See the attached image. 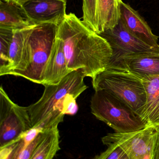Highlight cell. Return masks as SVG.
<instances>
[{
  "label": "cell",
  "mask_w": 159,
  "mask_h": 159,
  "mask_svg": "<svg viewBox=\"0 0 159 159\" xmlns=\"http://www.w3.org/2000/svg\"><path fill=\"white\" fill-rule=\"evenodd\" d=\"M32 128L28 107L15 103L2 85L0 87V148L20 140L21 134Z\"/></svg>",
  "instance_id": "obj_6"
},
{
  "label": "cell",
  "mask_w": 159,
  "mask_h": 159,
  "mask_svg": "<svg viewBox=\"0 0 159 159\" xmlns=\"http://www.w3.org/2000/svg\"><path fill=\"white\" fill-rule=\"evenodd\" d=\"M58 25L45 23L36 25L27 39L29 65L19 77L41 84V78L51 54Z\"/></svg>",
  "instance_id": "obj_5"
},
{
  "label": "cell",
  "mask_w": 159,
  "mask_h": 159,
  "mask_svg": "<svg viewBox=\"0 0 159 159\" xmlns=\"http://www.w3.org/2000/svg\"><path fill=\"white\" fill-rule=\"evenodd\" d=\"M120 20L127 30L137 39L159 51L158 37L142 16L130 6L119 1Z\"/></svg>",
  "instance_id": "obj_11"
},
{
  "label": "cell",
  "mask_w": 159,
  "mask_h": 159,
  "mask_svg": "<svg viewBox=\"0 0 159 159\" xmlns=\"http://www.w3.org/2000/svg\"><path fill=\"white\" fill-rule=\"evenodd\" d=\"M72 71L67 66L62 43L56 37L41 78V84L57 85Z\"/></svg>",
  "instance_id": "obj_13"
},
{
  "label": "cell",
  "mask_w": 159,
  "mask_h": 159,
  "mask_svg": "<svg viewBox=\"0 0 159 159\" xmlns=\"http://www.w3.org/2000/svg\"><path fill=\"white\" fill-rule=\"evenodd\" d=\"M44 129L39 128H32L31 129L23 133L21 135V138L24 142L23 148L27 147L31 143L40 133L43 131Z\"/></svg>",
  "instance_id": "obj_21"
},
{
  "label": "cell",
  "mask_w": 159,
  "mask_h": 159,
  "mask_svg": "<svg viewBox=\"0 0 159 159\" xmlns=\"http://www.w3.org/2000/svg\"><path fill=\"white\" fill-rule=\"evenodd\" d=\"M3 1L6 2H12L21 7L26 2L30 0H3Z\"/></svg>",
  "instance_id": "obj_23"
},
{
  "label": "cell",
  "mask_w": 159,
  "mask_h": 159,
  "mask_svg": "<svg viewBox=\"0 0 159 159\" xmlns=\"http://www.w3.org/2000/svg\"><path fill=\"white\" fill-rule=\"evenodd\" d=\"M109 67L127 70L141 79L159 75V53L148 52L124 57Z\"/></svg>",
  "instance_id": "obj_12"
},
{
  "label": "cell",
  "mask_w": 159,
  "mask_h": 159,
  "mask_svg": "<svg viewBox=\"0 0 159 159\" xmlns=\"http://www.w3.org/2000/svg\"><path fill=\"white\" fill-rule=\"evenodd\" d=\"M99 34L107 41L113 51V55L108 66L124 57L130 55L148 52L159 53V51L152 48L132 35L126 29L120 19L115 27Z\"/></svg>",
  "instance_id": "obj_9"
},
{
  "label": "cell",
  "mask_w": 159,
  "mask_h": 159,
  "mask_svg": "<svg viewBox=\"0 0 159 159\" xmlns=\"http://www.w3.org/2000/svg\"><path fill=\"white\" fill-rule=\"evenodd\" d=\"M107 149L92 159H125L127 156L124 150L116 143L107 145Z\"/></svg>",
  "instance_id": "obj_19"
},
{
  "label": "cell",
  "mask_w": 159,
  "mask_h": 159,
  "mask_svg": "<svg viewBox=\"0 0 159 159\" xmlns=\"http://www.w3.org/2000/svg\"><path fill=\"white\" fill-rule=\"evenodd\" d=\"M154 126H148L134 132L109 134L102 138L105 145L116 143L129 159H151L155 142Z\"/></svg>",
  "instance_id": "obj_7"
},
{
  "label": "cell",
  "mask_w": 159,
  "mask_h": 159,
  "mask_svg": "<svg viewBox=\"0 0 159 159\" xmlns=\"http://www.w3.org/2000/svg\"><path fill=\"white\" fill-rule=\"evenodd\" d=\"M36 25L29 18L22 7L12 2L0 1V28L16 30L33 28Z\"/></svg>",
  "instance_id": "obj_14"
},
{
  "label": "cell",
  "mask_w": 159,
  "mask_h": 159,
  "mask_svg": "<svg viewBox=\"0 0 159 159\" xmlns=\"http://www.w3.org/2000/svg\"><path fill=\"white\" fill-rule=\"evenodd\" d=\"M92 84L95 91L107 92L141 117L147 103L143 79L127 70L109 67L92 79Z\"/></svg>",
  "instance_id": "obj_3"
},
{
  "label": "cell",
  "mask_w": 159,
  "mask_h": 159,
  "mask_svg": "<svg viewBox=\"0 0 159 159\" xmlns=\"http://www.w3.org/2000/svg\"><path fill=\"white\" fill-rule=\"evenodd\" d=\"M85 76L79 71H73L57 85H45L43 95L37 102L28 107L32 128L46 129L58 126L65 115L62 103L66 96L77 99L88 88Z\"/></svg>",
  "instance_id": "obj_2"
},
{
  "label": "cell",
  "mask_w": 159,
  "mask_h": 159,
  "mask_svg": "<svg viewBox=\"0 0 159 159\" xmlns=\"http://www.w3.org/2000/svg\"><path fill=\"white\" fill-rule=\"evenodd\" d=\"M128 159V157H127V158H126V159Z\"/></svg>",
  "instance_id": "obj_24"
},
{
  "label": "cell",
  "mask_w": 159,
  "mask_h": 159,
  "mask_svg": "<svg viewBox=\"0 0 159 159\" xmlns=\"http://www.w3.org/2000/svg\"><path fill=\"white\" fill-rule=\"evenodd\" d=\"M154 127L155 129V142L151 159H159V125Z\"/></svg>",
  "instance_id": "obj_22"
},
{
  "label": "cell",
  "mask_w": 159,
  "mask_h": 159,
  "mask_svg": "<svg viewBox=\"0 0 159 159\" xmlns=\"http://www.w3.org/2000/svg\"><path fill=\"white\" fill-rule=\"evenodd\" d=\"M147 103L141 118L148 126L159 125V75L143 78Z\"/></svg>",
  "instance_id": "obj_15"
},
{
  "label": "cell",
  "mask_w": 159,
  "mask_h": 159,
  "mask_svg": "<svg viewBox=\"0 0 159 159\" xmlns=\"http://www.w3.org/2000/svg\"><path fill=\"white\" fill-rule=\"evenodd\" d=\"M66 0H30L22 6L35 25L52 23L58 26L66 16Z\"/></svg>",
  "instance_id": "obj_10"
},
{
  "label": "cell",
  "mask_w": 159,
  "mask_h": 159,
  "mask_svg": "<svg viewBox=\"0 0 159 159\" xmlns=\"http://www.w3.org/2000/svg\"><path fill=\"white\" fill-rule=\"evenodd\" d=\"M91 109L96 118L118 133L138 131L148 127L129 106L104 90L95 91Z\"/></svg>",
  "instance_id": "obj_4"
},
{
  "label": "cell",
  "mask_w": 159,
  "mask_h": 159,
  "mask_svg": "<svg viewBox=\"0 0 159 159\" xmlns=\"http://www.w3.org/2000/svg\"><path fill=\"white\" fill-rule=\"evenodd\" d=\"M120 0H83V22L98 34L115 27L120 19Z\"/></svg>",
  "instance_id": "obj_8"
},
{
  "label": "cell",
  "mask_w": 159,
  "mask_h": 159,
  "mask_svg": "<svg viewBox=\"0 0 159 159\" xmlns=\"http://www.w3.org/2000/svg\"><path fill=\"white\" fill-rule=\"evenodd\" d=\"M76 98L72 95L66 96L62 103L63 113L65 115H74L78 110Z\"/></svg>",
  "instance_id": "obj_20"
},
{
  "label": "cell",
  "mask_w": 159,
  "mask_h": 159,
  "mask_svg": "<svg viewBox=\"0 0 159 159\" xmlns=\"http://www.w3.org/2000/svg\"><path fill=\"white\" fill-rule=\"evenodd\" d=\"M58 126L44 129L41 139L29 159H53L60 149Z\"/></svg>",
  "instance_id": "obj_16"
},
{
  "label": "cell",
  "mask_w": 159,
  "mask_h": 159,
  "mask_svg": "<svg viewBox=\"0 0 159 159\" xmlns=\"http://www.w3.org/2000/svg\"><path fill=\"white\" fill-rule=\"evenodd\" d=\"M56 37L63 44L69 70L93 79L110 63L113 51L106 40L74 14H67L58 26Z\"/></svg>",
  "instance_id": "obj_1"
},
{
  "label": "cell",
  "mask_w": 159,
  "mask_h": 159,
  "mask_svg": "<svg viewBox=\"0 0 159 159\" xmlns=\"http://www.w3.org/2000/svg\"><path fill=\"white\" fill-rule=\"evenodd\" d=\"M14 30L0 28V73L9 62V52L14 34Z\"/></svg>",
  "instance_id": "obj_17"
},
{
  "label": "cell",
  "mask_w": 159,
  "mask_h": 159,
  "mask_svg": "<svg viewBox=\"0 0 159 159\" xmlns=\"http://www.w3.org/2000/svg\"><path fill=\"white\" fill-rule=\"evenodd\" d=\"M22 139L11 144L0 148V159H19L24 147Z\"/></svg>",
  "instance_id": "obj_18"
}]
</instances>
